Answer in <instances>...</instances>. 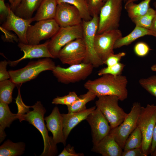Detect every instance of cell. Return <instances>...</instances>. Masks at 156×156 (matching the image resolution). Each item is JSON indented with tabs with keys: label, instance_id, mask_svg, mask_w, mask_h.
Masks as SVG:
<instances>
[{
	"label": "cell",
	"instance_id": "obj_27",
	"mask_svg": "<svg viewBox=\"0 0 156 156\" xmlns=\"http://www.w3.org/2000/svg\"><path fill=\"white\" fill-rule=\"evenodd\" d=\"M96 97L93 92L88 90L86 93L80 95L79 99L71 105L67 106L68 113L79 112L86 110V104L94 100Z\"/></svg>",
	"mask_w": 156,
	"mask_h": 156
},
{
	"label": "cell",
	"instance_id": "obj_4",
	"mask_svg": "<svg viewBox=\"0 0 156 156\" xmlns=\"http://www.w3.org/2000/svg\"><path fill=\"white\" fill-rule=\"evenodd\" d=\"M156 124V105L147 104L145 107H142L139 116L137 127L142 135L141 148L147 156L150 150L153 133Z\"/></svg>",
	"mask_w": 156,
	"mask_h": 156
},
{
	"label": "cell",
	"instance_id": "obj_32",
	"mask_svg": "<svg viewBox=\"0 0 156 156\" xmlns=\"http://www.w3.org/2000/svg\"><path fill=\"white\" fill-rule=\"evenodd\" d=\"M139 83L146 90L156 97V75L141 78L139 80Z\"/></svg>",
	"mask_w": 156,
	"mask_h": 156
},
{
	"label": "cell",
	"instance_id": "obj_53",
	"mask_svg": "<svg viewBox=\"0 0 156 156\" xmlns=\"http://www.w3.org/2000/svg\"><path fill=\"white\" fill-rule=\"evenodd\" d=\"M86 0V1L87 0Z\"/></svg>",
	"mask_w": 156,
	"mask_h": 156
},
{
	"label": "cell",
	"instance_id": "obj_25",
	"mask_svg": "<svg viewBox=\"0 0 156 156\" xmlns=\"http://www.w3.org/2000/svg\"><path fill=\"white\" fill-rule=\"evenodd\" d=\"M151 0H144L138 4L133 2L125 4V8L131 21L143 15L148 12L150 8Z\"/></svg>",
	"mask_w": 156,
	"mask_h": 156
},
{
	"label": "cell",
	"instance_id": "obj_15",
	"mask_svg": "<svg viewBox=\"0 0 156 156\" xmlns=\"http://www.w3.org/2000/svg\"><path fill=\"white\" fill-rule=\"evenodd\" d=\"M54 19L60 27L79 25L83 21L77 9L65 3L57 4Z\"/></svg>",
	"mask_w": 156,
	"mask_h": 156
},
{
	"label": "cell",
	"instance_id": "obj_29",
	"mask_svg": "<svg viewBox=\"0 0 156 156\" xmlns=\"http://www.w3.org/2000/svg\"><path fill=\"white\" fill-rule=\"evenodd\" d=\"M16 86L10 79L0 81V101L8 104L11 103L13 91Z\"/></svg>",
	"mask_w": 156,
	"mask_h": 156
},
{
	"label": "cell",
	"instance_id": "obj_14",
	"mask_svg": "<svg viewBox=\"0 0 156 156\" xmlns=\"http://www.w3.org/2000/svg\"><path fill=\"white\" fill-rule=\"evenodd\" d=\"M86 120L91 128L93 145L96 144L109 134L111 130L110 125L98 108L96 107L88 115Z\"/></svg>",
	"mask_w": 156,
	"mask_h": 156
},
{
	"label": "cell",
	"instance_id": "obj_30",
	"mask_svg": "<svg viewBox=\"0 0 156 156\" xmlns=\"http://www.w3.org/2000/svg\"><path fill=\"white\" fill-rule=\"evenodd\" d=\"M142 135L140 129L137 127L126 140L123 149L124 151L137 148H141Z\"/></svg>",
	"mask_w": 156,
	"mask_h": 156
},
{
	"label": "cell",
	"instance_id": "obj_46",
	"mask_svg": "<svg viewBox=\"0 0 156 156\" xmlns=\"http://www.w3.org/2000/svg\"><path fill=\"white\" fill-rule=\"evenodd\" d=\"M21 0H14L13 4L11 6V9L14 12L20 3Z\"/></svg>",
	"mask_w": 156,
	"mask_h": 156
},
{
	"label": "cell",
	"instance_id": "obj_48",
	"mask_svg": "<svg viewBox=\"0 0 156 156\" xmlns=\"http://www.w3.org/2000/svg\"><path fill=\"white\" fill-rule=\"evenodd\" d=\"M150 154L152 156H156V147L154 151Z\"/></svg>",
	"mask_w": 156,
	"mask_h": 156
},
{
	"label": "cell",
	"instance_id": "obj_39",
	"mask_svg": "<svg viewBox=\"0 0 156 156\" xmlns=\"http://www.w3.org/2000/svg\"><path fill=\"white\" fill-rule=\"evenodd\" d=\"M8 62L5 60L0 62V81L10 79L8 71L7 70V66Z\"/></svg>",
	"mask_w": 156,
	"mask_h": 156
},
{
	"label": "cell",
	"instance_id": "obj_22",
	"mask_svg": "<svg viewBox=\"0 0 156 156\" xmlns=\"http://www.w3.org/2000/svg\"><path fill=\"white\" fill-rule=\"evenodd\" d=\"M57 4V0H43L33 17L34 21L54 18Z\"/></svg>",
	"mask_w": 156,
	"mask_h": 156
},
{
	"label": "cell",
	"instance_id": "obj_38",
	"mask_svg": "<svg viewBox=\"0 0 156 156\" xmlns=\"http://www.w3.org/2000/svg\"><path fill=\"white\" fill-rule=\"evenodd\" d=\"M126 54L125 52H122L118 53L113 54L109 55L104 62V64L109 66L115 65L120 62L122 58Z\"/></svg>",
	"mask_w": 156,
	"mask_h": 156
},
{
	"label": "cell",
	"instance_id": "obj_24",
	"mask_svg": "<svg viewBox=\"0 0 156 156\" xmlns=\"http://www.w3.org/2000/svg\"><path fill=\"white\" fill-rule=\"evenodd\" d=\"M147 35L150 36L149 29L135 26L131 33L125 36H122L116 42L114 49L128 46L138 39Z\"/></svg>",
	"mask_w": 156,
	"mask_h": 156
},
{
	"label": "cell",
	"instance_id": "obj_41",
	"mask_svg": "<svg viewBox=\"0 0 156 156\" xmlns=\"http://www.w3.org/2000/svg\"><path fill=\"white\" fill-rule=\"evenodd\" d=\"M83 153H77L74 147L68 144L64 148L62 151L58 155V156H83Z\"/></svg>",
	"mask_w": 156,
	"mask_h": 156
},
{
	"label": "cell",
	"instance_id": "obj_21",
	"mask_svg": "<svg viewBox=\"0 0 156 156\" xmlns=\"http://www.w3.org/2000/svg\"><path fill=\"white\" fill-rule=\"evenodd\" d=\"M8 105L0 101V143L6 136L4 131L5 129L9 127L12 122L18 118L17 114H13L11 112Z\"/></svg>",
	"mask_w": 156,
	"mask_h": 156
},
{
	"label": "cell",
	"instance_id": "obj_45",
	"mask_svg": "<svg viewBox=\"0 0 156 156\" xmlns=\"http://www.w3.org/2000/svg\"><path fill=\"white\" fill-rule=\"evenodd\" d=\"M156 147V124L153 133V139L150 150V154L154 151Z\"/></svg>",
	"mask_w": 156,
	"mask_h": 156
},
{
	"label": "cell",
	"instance_id": "obj_18",
	"mask_svg": "<svg viewBox=\"0 0 156 156\" xmlns=\"http://www.w3.org/2000/svg\"><path fill=\"white\" fill-rule=\"evenodd\" d=\"M44 119L46 122V126L48 131L52 134L55 143L57 144L61 143L65 146L66 141L63 134V118L58 107H55L51 114Z\"/></svg>",
	"mask_w": 156,
	"mask_h": 156
},
{
	"label": "cell",
	"instance_id": "obj_34",
	"mask_svg": "<svg viewBox=\"0 0 156 156\" xmlns=\"http://www.w3.org/2000/svg\"><path fill=\"white\" fill-rule=\"evenodd\" d=\"M125 66V65L120 62L111 66L103 68L99 70L98 73L99 76L110 74L114 76L121 75Z\"/></svg>",
	"mask_w": 156,
	"mask_h": 156
},
{
	"label": "cell",
	"instance_id": "obj_51",
	"mask_svg": "<svg viewBox=\"0 0 156 156\" xmlns=\"http://www.w3.org/2000/svg\"><path fill=\"white\" fill-rule=\"evenodd\" d=\"M106 0H104V2H105V1H106ZM123 1L125 2V3L126 2V1H127V0H123Z\"/></svg>",
	"mask_w": 156,
	"mask_h": 156
},
{
	"label": "cell",
	"instance_id": "obj_23",
	"mask_svg": "<svg viewBox=\"0 0 156 156\" xmlns=\"http://www.w3.org/2000/svg\"><path fill=\"white\" fill-rule=\"evenodd\" d=\"M43 0H21L13 12L17 16L25 19L32 18L33 13L37 10Z\"/></svg>",
	"mask_w": 156,
	"mask_h": 156
},
{
	"label": "cell",
	"instance_id": "obj_31",
	"mask_svg": "<svg viewBox=\"0 0 156 156\" xmlns=\"http://www.w3.org/2000/svg\"><path fill=\"white\" fill-rule=\"evenodd\" d=\"M155 14V10L150 8L145 14L132 21L135 26L149 29L152 25Z\"/></svg>",
	"mask_w": 156,
	"mask_h": 156
},
{
	"label": "cell",
	"instance_id": "obj_6",
	"mask_svg": "<svg viewBox=\"0 0 156 156\" xmlns=\"http://www.w3.org/2000/svg\"><path fill=\"white\" fill-rule=\"evenodd\" d=\"M119 100L117 96L106 95L99 97L95 102L96 107L107 119L111 129L120 125L127 114L119 105Z\"/></svg>",
	"mask_w": 156,
	"mask_h": 156
},
{
	"label": "cell",
	"instance_id": "obj_2",
	"mask_svg": "<svg viewBox=\"0 0 156 156\" xmlns=\"http://www.w3.org/2000/svg\"><path fill=\"white\" fill-rule=\"evenodd\" d=\"M33 110L29 111L23 116V120H25L32 125L40 132L44 144L43 152L40 156H53L57 155L58 151L53 137L49 136L48 130L44 122V115L46 110L40 101H37L31 106Z\"/></svg>",
	"mask_w": 156,
	"mask_h": 156
},
{
	"label": "cell",
	"instance_id": "obj_20",
	"mask_svg": "<svg viewBox=\"0 0 156 156\" xmlns=\"http://www.w3.org/2000/svg\"><path fill=\"white\" fill-rule=\"evenodd\" d=\"M96 106L79 112L62 114L63 120V134L66 141L71 130L82 121L86 118L96 108Z\"/></svg>",
	"mask_w": 156,
	"mask_h": 156
},
{
	"label": "cell",
	"instance_id": "obj_47",
	"mask_svg": "<svg viewBox=\"0 0 156 156\" xmlns=\"http://www.w3.org/2000/svg\"><path fill=\"white\" fill-rule=\"evenodd\" d=\"M151 70L155 72H156V64L153 65L151 68Z\"/></svg>",
	"mask_w": 156,
	"mask_h": 156
},
{
	"label": "cell",
	"instance_id": "obj_9",
	"mask_svg": "<svg viewBox=\"0 0 156 156\" xmlns=\"http://www.w3.org/2000/svg\"><path fill=\"white\" fill-rule=\"evenodd\" d=\"M82 24L64 27L60 29L49 40L48 44L49 50L54 58H57L61 49L69 42L76 39L83 38Z\"/></svg>",
	"mask_w": 156,
	"mask_h": 156
},
{
	"label": "cell",
	"instance_id": "obj_50",
	"mask_svg": "<svg viewBox=\"0 0 156 156\" xmlns=\"http://www.w3.org/2000/svg\"><path fill=\"white\" fill-rule=\"evenodd\" d=\"M9 2L11 4V6L13 4L14 0H8Z\"/></svg>",
	"mask_w": 156,
	"mask_h": 156
},
{
	"label": "cell",
	"instance_id": "obj_33",
	"mask_svg": "<svg viewBox=\"0 0 156 156\" xmlns=\"http://www.w3.org/2000/svg\"><path fill=\"white\" fill-rule=\"evenodd\" d=\"M79 98V96L75 92H70L68 94L64 96H57L53 99L52 103L56 105H66L68 106L71 105Z\"/></svg>",
	"mask_w": 156,
	"mask_h": 156
},
{
	"label": "cell",
	"instance_id": "obj_10",
	"mask_svg": "<svg viewBox=\"0 0 156 156\" xmlns=\"http://www.w3.org/2000/svg\"><path fill=\"white\" fill-rule=\"evenodd\" d=\"M142 107L140 103H134L130 111L127 114L122 123L117 127L111 129L109 134L123 149L126 140L137 127L138 120Z\"/></svg>",
	"mask_w": 156,
	"mask_h": 156
},
{
	"label": "cell",
	"instance_id": "obj_13",
	"mask_svg": "<svg viewBox=\"0 0 156 156\" xmlns=\"http://www.w3.org/2000/svg\"><path fill=\"white\" fill-rule=\"evenodd\" d=\"M122 36L118 29L96 34L94 41V48L99 57L104 62L110 55L114 53V46L116 42Z\"/></svg>",
	"mask_w": 156,
	"mask_h": 156
},
{
	"label": "cell",
	"instance_id": "obj_5",
	"mask_svg": "<svg viewBox=\"0 0 156 156\" xmlns=\"http://www.w3.org/2000/svg\"><path fill=\"white\" fill-rule=\"evenodd\" d=\"M123 0H106L101 8L99 16L97 34L118 29Z\"/></svg>",
	"mask_w": 156,
	"mask_h": 156
},
{
	"label": "cell",
	"instance_id": "obj_26",
	"mask_svg": "<svg viewBox=\"0 0 156 156\" xmlns=\"http://www.w3.org/2000/svg\"><path fill=\"white\" fill-rule=\"evenodd\" d=\"M25 144L23 142L14 143L8 140L0 147V156H20L24 153Z\"/></svg>",
	"mask_w": 156,
	"mask_h": 156
},
{
	"label": "cell",
	"instance_id": "obj_40",
	"mask_svg": "<svg viewBox=\"0 0 156 156\" xmlns=\"http://www.w3.org/2000/svg\"><path fill=\"white\" fill-rule=\"evenodd\" d=\"M0 29L4 34V35L2 37L4 41L11 42L19 41L18 36L11 33L9 31H10L3 28L1 26H0Z\"/></svg>",
	"mask_w": 156,
	"mask_h": 156
},
{
	"label": "cell",
	"instance_id": "obj_17",
	"mask_svg": "<svg viewBox=\"0 0 156 156\" xmlns=\"http://www.w3.org/2000/svg\"><path fill=\"white\" fill-rule=\"evenodd\" d=\"M49 41L44 43L36 45H31L20 42L18 46L24 53L23 56L15 61H9L8 64L10 66L14 67L21 61L26 59L42 57L54 58L48 48Z\"/></svg>",
	"mask_w": 156,
	"mask_h": 156
},
{
	"label": "cell",
	"instance_id": "obj_37",
	"mask_svg": "<svg viewBox=\"0 0 156 156\" xmlns=\"http://www.w3.org/2000/svg\"><path fill=\"white\" fill-rule=\"evenodd\" d=\"M134 51L138 56L144 57L147 55L151 49L149 46L143 42L136 43L134 47Z\"/></svg>",
	"mask_w": 156,
	"mask_h": 156
},
{
	"label": "cell",
	"instance_id": "obj_11",
	"mask_svg": "<svg viewBox=\"0 0 156 156\" xmlns=\"http://www.w3.org/2000/svg\"><path fill=\"white\" fill-rule=\"evenodd\" d=\"M60 28L54 18L37 21L34 25H30L26 34L28 44H39L42 40L51 38Z\"/></svg>",
	"mask_w": 156,
	"mask_h": 156
},
{
	"label": "cell",
	"instance_id": "obj_35",
	"mask_svg": "<svg viewBox=\"0 0 156 156\" xmlns=\"http://www.w3.org/2000/svg\"><path fill=\"white\" fill-rule=\"evenodd\" d=\"M18 87V93L16 98L15 99L16 103V104L18 108V112L17 113L18 116V119L21 122L23 120L24 115L27 113L29 110V108L31 106L26 105L23 103L20 91V87Z\"/></svg>",
	"mask_w": 156,
	"mask_h": 156
},
{
	"label": "cell",
	"instance_id": "obj_49",
	"mask_svg": "<svg viewBox=\"0 0 156 156\" xmlns=\"http://www.w3.org/2000/svg\"><path fill=\"white\" fill-rule=\"evenodd\" d=\"M139 0H127L125 3H127L131 2H135Z\"/></svg>",
	"mask_w": 156,
	"mask_h": 156
},
{
	"label": "cell",
	"instance_id": "obj_1",
	"mask_svg": "<svg viewBox=\"0 0 156 156\" xmlns=\"http://www.w3.org/2000/svg\"><path fill=\"white\" fill-rule=\"evenodd\" d=\"M127 83V78L125 75L105 74L95 79L88 80L84 86L98 98L106 95L116 96L123 101L128 97Z\"/></svg>",
	"mask_w": 156,
	"mask_h": 156
},
{
	"label": "cell",
	"instance_id": "obj_36",
	"mask_svg": "<svg viewBox=\"0 0 156 156\" xmlns=\"http://www.w3.org/2000/svg\"><path fill=\"white\" fill-rule=\"evenodd\" d=\"M88 6L91 16L99 15L100 10L104 5V0H87Z\"/></svg>",
	"mask_w": 156,
	"mask_h": 156
},
{
	"label": "cell",
	"instance_id": "obj_16",
	"mask_svg": "<svg viewBox=\"0 0 156 156\" xmlns=\"http://www.w3.org/2000/svg\"><path fill=\"white\" fill-rule=\"evenodd\" d=\"M33 21V17L30 19L20 17L16 15L11 8L5 21L1 26L8 30L14 31L18 36L20 42L28 44L27 32L29 26Z\"/></svg>",
	"mask_w": 156,
	"mask_h": 156
},
{
	"label": "cell",
	"instance_id": "obj_43",
	"mask_svg": "<svg viewBox=\"0 0 156 156\" xmlns=\"http://www.w3.org/2000/svg\"><path fill=\"white\" fill-rule=\"evenodd\" d=\"M11 8V7L8 5H6L4 1L3 0H0L1 19H3L5 18H6Z\"/></svg>",
	"mask_w": 156,
	"mask_h": 156
},
{
	"label": "cell",
	"instance_id": "obj_52",
	"mask_svg": "<svg viewBox=\"0 0 156 156\" xmlns=\"http://www.w3.org/2000/svg\"><path fill=\"white\" fill-rule=\"evenodd\" d=\"M3 0V1H4V0Z\"/></svg>",
	"mask_w": 156,
	"mask_h": 156
},
{
	"label": "cell",
	"instance_id": "obj_19",
	"mask_svg": "<svg viewBox=\"0 0 156 156\" xmlns=\"http://www.w3.org/2000/svg\"><path fill=\"white\" fill-rule=\"evenodd\" d=\"M122 149L114 138L109 134L96 144L93 145L91 151L103 156H121Z\"/></svg>",
	"mask_w": 156,
	"mask_h": 156
},
{
	"label": "cell",
	"instance_id": "obj_3",
	"mask_svg": "<svg viewBox=\"0 0 156 156\" xmlns=\"http://www.w3.org/2000/svg\"><path fill=\"white\" fill-rule=\"evenodd\" d=\"M55 66L54 62L50 58L31 61L23 68L8 71L10 79L16 86H21L23 83L35 78L42 72L52 71Z\"/></svg>",
	"mask_w": 156,
	"mask_h": 156
},
{
	"label": "cell",
	"instance_id": "obj_42",
	"mask_svg": "<svg viewBox=\"0 0 156 156\" xmlns=\"http://www.w3.org/2000/svg\"><path fill=\"white\" fill-rule=\"evenodd\" d=\"M121 156H147L141 148L133 149L127 151H123Z\"/></svg>",
	"mask_w": 156,
	"mask_h": 156
},
{
	"label": "cell",
	"instance_id": "obj_44",
	"mask_svg": "<svg viewBox=\"0 0 156 156\" xmlns=\"http://www.w3.org/2000/svg\"><path fill=\"white\" fill-rule=\"evenodd\" d=\"M154 5L155 9L156 14L149 30L150 36H153L156 38V2L154 3Z\"/></svg>",
	"mask_w": 156,
	"mask_h": 156
},
{
	"label": "cell",
	"instance_id": "obj_28",
	"mask_svg": "<svg viewBox=\"0 0 156 156\" xmlns=\"http://www.w3.org/2000/svg\"><path fill=\"white\" fill-rule=\"evenodd\" d=\"M58 4L67 3L74 6L79 11L83 20H90L92 17L89 11L86 0H57Z\"/></svg>",
	"mask_w": 156,
	"mask_h": 156
},
{
	"label": "cell",
	"instance_id": "obj_7",
	"mask_svg": "<svg viewBox=\"0 0 156 156\" xmlns=\"http://www.w3.org/2000/svg\"><path fill=\"white\" fill-rule=\"evenodd\" d=\"M94 68L91 64L83 62L66 68L58 65L52 72L59 82L68 84L85 79L92 74Z\"/></svg>",
	"mask_w": 156,
	"mask_h": 156
},
{
	"label": "cell",
	"instance_id": "obj_8",
	"mask_svg": "<svg viewBox=\"0 0 156 156\" xmlns=\"http://www.w3.org/2000/svg\"><path fill=\"white\" fill-rule=\"evenodd\" d=\"M99 16L94 15L89 21L83 20V39L86 50V57L83 62L92 64L94 67L97 68L104 64L103 62L98 56L94 48L95 37L97 34L99 27Z\"/></svg>",
	"mask_w": 156,
	"mask_h": 156
},
{
	"label": "cell",
	"instance_id": "obj_12",
	"mask_svg": "<svg viewBox=\"0 0 156 156\" xmlns=\"http://www.w3.org/2000/svg\"><path fill=\"white\" fill-rule=\"evenodd\" d=\"M87 55L86 46L83 38L72 41L63 47L59 52L58 58L64 64L69 66L81 63Z\"/></svg>",
	"mask_w": 156,
	"mask_h": 156
}]
</instances>
